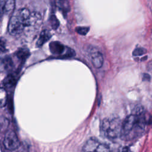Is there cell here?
Here are the masks:
<instances>
[{
  "mask_svg": "<svg viewBox=\"0 0 152 152\" xmlns=\"http://www.w3.org/2000/svg\"><path fill=\"white\" fill-rule=\"evenodd\" d=\"M39 21L36 12H31L26 8L15 12L11 17L8 26L10 34L17 36L26 30L36 29Z\"/></svg>",
  "mask_w": 152,
  "mask_h": 152,
  "instance_id": "cell-1",
  "label": "cell"
},
{
  "mask_svg": "<svg viewBox=\"0 0 152 152\" xmlns=\"http://www.w3.org/2000/svg\"><path fill=\"white\" fill-rule=\"evenodd\" d=\"M145 125V120L142 115L131 114L128 116L122 124L121 135L128 137L131 133L137 134L139 131H142Z\"/></svg>",
  "mask_w": 152,
  "mask_h": 152,
  "instance_id": "cell-2",
  "label": "cell"
},
{
  "mask_svg": "<svg viewBox=\"0 0 152 152\" xmlns=\"http://www.w3.org/2000/svg\"><path fill=\"white\" fill-rule=\"evenodd\" d=\"M101 129L105 137L110 139H115L121 135L122 125L117 118H106L102 122Z\"/></svg>",
  "mask_w": 152,
  "mask_h": 152,
  "instance_id": "cell-3",
  "label": "cell"
},
{
  "mask_svg": "<svg viewBox=\"0 0 152 152\" xmlns=\"http://www.w3.org/2000/svg\"><path fill=\"white\" fill-rule=\"evenodd\" d=\"M3 144L5 148L10 151L18 148L20 144L18 137L13 130H8L6 132Z\"/></svg>",
  "mask_w": 152,
  "mask_h": 152,
  "instance_id": "cell-4",
  "label": "cell"
},
{
  "mask_svg": "<svg viewBox=\"0 0 152 152\" xmlns=\"http://www.w3.org/2000/svg\"><path fill=\"white\" fill-rule=\"evenodd\" d=\"M15 0H0V17L12 13L15 8Z\"/></svg>",
  "mask_w": 152,
  "mask_h": 152,
  "instance_id": "cell-5",
  "label": "cell"
},
{
  "mask_svg": "<svg viewBox=\"0 0 152 152\" xmlns=\"http://www.w3.org/2000/svg\"><path fill=\"white\" fill-rule=\"evenodd\" d=\"M90 60L93 65L96 68H100L103 64V55L99 51H94L90 53L89 55Z\"/></svg>",
  "mask_w": 152,
  "mask_h": 152,
  "instance_id": "cell-6",
  "label": "cell"
},
{
  "mask_svg": "<svg viewBox=\"0 0 152 152\" xmlns=\"http://www.w3.org/2000/svg\"><path fill=\"white\" fill-rule=\"evenodd\" d=\"M100 142L94 138L88 139L83 146V151H96L100 144Z\"/></svg>",
  "mask_w": 152,
  "mask_h": 152,
  "instance_id": "cell-7",
  "label": "cell"
},
{
  "mask_svg": "<svg viewBox=\"0 0 152 152\" xmlns=\"http://www.w3.org/2000/svg\"><path fill=\"white\" fill-rule=\"evenodd\" d=\"M12 67V61L10 57L0 59V70L8 71Z\"/></svg>",
  "mask_w": 152,
  "mask_h": 152,
  "instance_id": "cell-8",
  "label": "cell"
},
{
  "mask_svg": "<svg viewBox=\"0 0 152 152\" xmlns=\"http://www.w3.org/2000/svg\"><path fill=\"white\" fill-rule=\"evenodd\" d=\"M51 37V35H50V33L49 31L46 30H43L40 34V36L38 39V40L37 42V47H40V46H42L45 42H46Z\"/></svg>",
  "mask_w": 152,
  "mask_h": 152,
  "instance_id": "cell-9",
  "label": "cell"
},
{
  "mask_svg": "<svg viewBox=\"0 0 152 152\" xmlns=\"http://www.w3.org/2000/svg\"><path fill=\"white\" fill-rule=\"evenodd\" d=\"M50 48L52 52L55 54H61L64 50V46L58 42H52L50 45Z\"/></svg>",
  "mask_w": 152,
  "mask_h": 152,
  "instance_id": "cell-10",
  "label": "cell"
},
{
  "mask_svg": "<svg viewBox=\"0 0 152 152\" xmlns=\"http://www.w3.org/2000/svg\"><path fill=\"white\" fill-rule=\"evenodd\" d=\"M10 124L9 120L4 116H0V134L6 131Z\"/></svg>",
  "mask_w": 152,
  "mask_h": 152,
  "instance_id": "cell-11",
  "label": "cell"
},
{
  "mask_svg": "<svg viewBox=\"0 0 152 152\" xmlns=\"http://www.w3.org/2000/svg\"><path fill=\"white\" fill-rule=\"evenodd\" d=\"M7 100L6 90L0 86V108L5 106Z\"/></svg>",
  "mask_w": 152,
  "mask_h": 152,
  "instance_id": "cell-12",
  "label": "cell"
},
{
  "mask_svg": "<svg viewBox=\"0 0 152 152\" xmlns=\"http://www.w3.org/2000/svg\"><path fill=\"white\" fill-rule=\"evenodd\" d=\"M109 150H110L109 147L107 144H103V143H100L96 151L106 152V151H109Z\"/></svg>",
  "mask_w": 152,
  "mask_h": 152,
  "instance_id": "cell-13",
  "label": "cell"
},
{
  "mask_svg": "<svg viewBox=\"0 0 152 152\" xmlns=\"http://www.w3.org/2000/svg\"><path fill=\"white\" fill-rule=\"evenodd\" d=\"M146 52V50L143 48H137L133 52L134 56H140L144 54Z\"/></svg>",
  "mask_w": 152,
  "mask_h": 152,
  "instance_id": "cell-14",
  "label": "cell"
},
{
  "mask_svg": "<svg viewBox=\"0 0 152 152\" xmlns=\"http://www.w3.org/2000/svg\"><path fill=\"white\" fill-rule=\"evenodd\" d=\"M89 28L87 27H79L77 28V31L82 35H85L88 31Z\"/></svg>",
  "mask_w": 152,
  "mask_h": 152,
  "instance_id": "cell-15",
  "label": "cell"
},
{
  "mask_svg": "<svg viewBox=\"0 0 152 152\" xmlns=\"http://www.w3.org/2000/svg\"><path fill=\"white\" fill-rule=\"evenodd\" d=\"M5 49V43L3 41L2 39L0 40V50L1 51H4Z\"/></svg>",
  "mask_w": 152,
  "mask_h": 152,
  "instance_id": "cell-16",
  "label": "cell"
}]
</instances>
